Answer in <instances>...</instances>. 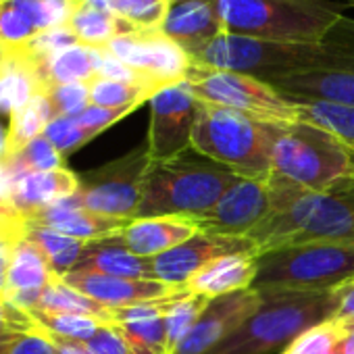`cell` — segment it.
I'll use <instances>...</instances> for the list:
<instances>
[{
    "mask_svg": "<svg viewBox=\"0 0 354 354\" xmlns=\"http://www.w3.org/2000/svg\"><path fill=\"white\" fill-rule=\"evenodd\" d=\"M55 277L57 273L53 271L46 254L34 242L21 238L13 248L5 298L21 310H34Z\"/></svg>",
    "mask_w": 354,
    "mask_h": 354,
    "instance_id": "obj_19",
    "label": "cell"
},
{
    "mask_svg": "<svg viewBox=\"0 0 354 354\" xmlns=\"http://www.w3.org/2000/svg\"><path fill=\"white\" fill-rule=\"evenodd\" d=\"M198 232L190 217H138L125 225L119 240L133 254L154 259L184 244Z\"/></svg>",
    "mask_w": 354,
    "mask_h": 354,
    "instance_id": "obj_21",
    "label": "cell"
},
{
    "mask_svg": "<svg viewBox=\"0 0 354 354\" xmlns=\"http://www.w3.org/2000/svg\"><path fill=\"white\" fill-rule=\"evenodd\" d=\"M271 173L306 190L323 192L354 177V150L306 121L277 125Z\"/></svg>",
    "mask_w": 354,
    "mask_h": 354,
    "instance_id": "obj_7",
    "label": "cell"
},
{
    "mask_svg": "<svg viewBox=\"0 0 354 354\" xmlns=\"http://www.w3.org/2000/svg\"><path fill=\"white\" fill-rule=\"evenodd\" d=\"M34 310H48V313H73V315H86L100 319L104 323L113 325V310L102 306L100 302L84 296L82 292L69 288L59 275L53 279V283L44 290L42 298L38 300Z\"/></svg>",
    "mask_w": 354,
    "mask_h": 354,
    "instance_id": "obj_30",
    "label": "cell"
},
{
    "mask_svg": "<svg viewBox=\"0 0 354 354\" xmlns=\"http://www.w3.org/2000/svg\"><path fill=\"white\" fill-rule=\"evenodd\" d=\"M257 279V254H227L205 265L186 290L207 298H219L234 292L250 290Z\"/></svg>",
    "mask_w": 354,
    "mask_h": 354,
    "instance_id": "obj_22",
    "label": "cell"
},
{
    "mask_svg": "<svg viewBox=\"0 0 354 354\" xmlns=\"http://www.w3.org/2000/svg\"><path fill=\"white\" fill-rule=\"evenodd\" d=\"M26 223H38V225L50 227L55 232H61L65 236H71L84 242H96V240L121 236V232L125 230L129 221L92 213L84 209L77 196L73 194L42 211H36L34 215L26 219Z\"/></svg>",
    "mask_w": 354,
    "mask_h": 354,
    "instance_id": "obj_18",
    "label": "cell"
},
{
    "mask_svg": "<svg viewBox=\"0 0 354 354\" xmlns=\"http://www.w3.org/2000/svg\"><path fill=\"white\" fill-rule=\"evenodd\" d=\"M186 82L198 100L244 113L265 123L286 125L300 121L298 102L254 75L192 63Z\"/></svg>",
    "mask_w": 354,
    "mask_h": 354,
    "instance_id": "obj_9",
    "label": "cell"
},
{
    "mask_svg": "<svg viewBox=\"0 0 354 354\" xmlns=\"http://www.w3.org/2000/svg\"><path fill=\"white\" fill-rule=\"evenodd\" d=\"M171 0H111V11L133 30H160Z\"/></svg>",
    "mask_w": 354,
    "mask_h": 354,
    "instance_id": "obj_36",
    "label": "cell"
},
{
    "mask_svg": "<svg viewBox=\"0 0 354 354\" xmlns=\"http://www.w3.org/2000/svg\"><path fill=\"white\" fill-rule=\"evenodd\" d=\"M24 238L34 242L48 259L53 271L57 275H65L69 271H73V267L77 265V261L82 259L88 242L65 236L61 232H55L50 227L38 225V223H26V232Z\"/></svg>",
    "mask_w": 354,
    "mask_h": 354,
    "instance_id": "obj_28",
    "label": "cell"
},
{
    "mask_svg": "<svg viewBox=\"0 0 354 354\" xmlns=\"http://www.w3.org/2000/svg\"><path fill=\"white\" fill-rule=\"evenodd\" d=\"M227 254H259V250L257 244L244 236H215L198 232L184 244L152 259L154 279L186 290L190 277H194L205 265Z\"/></svg>",
    "mask_w": 354,
    "mask_h": 354,
    "instance_id": "obj_13",
    "label": "cell"
},
{
    "mask_svg": "<svg viewBox=\"0 0 354 354\" xmlns=\"http://www.w3.org/2000/svg\"><path fill=\"white\" fill-rule=\"evenodd\" d=\"M238 180L236 173L192 148L167 160H150L138 217H196Z\"/></svg>",
    "mask_w": 354,
    "mask_h": 354,
    "instance_id": "obj_4",
    "label": "cell"
},
{
    "mask_svg": "<svg viewBox=\"0 0 354 354\" xmlns=\"http://www.w3.org/2000/svg\"><path fill=\"white\" fill-rule=\"evenodd\" d=\"M80 180L77 173L67 167L55 171H36V173H19L13 175V194L11 203L15 213L24 219L42 211L63 198H69L77 192Z\"/></svg>",
    "mask_w": 354,
    "mask_h": 354,
    "instance_id": "obj_20",
    "label": "cell"
},
{
    "mask_svg": "<svg viewBox=\"0 0 354 354\" xmlns=\"http://www.w3.org/2000/svg\"><path fill=\"white\" fill-rule=\"evenodd\" d=\"M156 92L142 84L117 82L94 77L90 82V102L104 109H123V106H142L148 102Z\"/></svg>",
    "mask_w": 354,
    "mask_h": 354,
    "instance_id": "obj_34",
    "label": "cell"
},
{
    "mask_svg": "<svg viewBox=\"0 0 354 354\" xmlns=\"http://www.w3.org/2000/svg\"><path fill=\"white\" fill-rule=\"evenodd\" d=\"M138 106H123V109H104V106H96L90 104L82 115H77V123L92 136L96 138L98 133H102L104 129L113 127L115 123H119L121 119H125L127 115H131Z\"/></svg>",
    "mask_w": 354,
    "mask_h": 354,
    "instance_id": "obj_41",
    "label": "cell"
},
{
    "mask_svg": "<svg viewBox=\"0 0 354 354\" xmlns=\"http://www.w3.org/2000/svg\"><path fill=\"white\" fill-rule=\"evenodd\" d=\"M192 63L277 82L313 73H354V19L342 17L319 42H267L223 34Z\"/></svg>",
    "mask_w": 354,
    "mask_h": 354,
    "instance_id": "obj_1",
    "label": "cell"
},
{
    "mask_svg": "<svg viewBox=\"0 0 354 354\" xmlns=\"http://www.w3.org/2000/svg\"><path fill=\"white\" fill-rule=\"evenodd\" d=\"M65 28L77 38L80 44L90 48H106L117 36L133 30L113 11H102L77 3H73V11Z\"/></svg>",
    "mask_w": 354,
    "mask_h": 354,
    "instance_id": "obj_27",
    "label": "cell"
},
{
    "mask_svg": "<svg viewBox=\"0 0 354 354\" xmlns=\"http://www.w3.org/2000/svg\"><path fill=\"white\" fill-rule=\"evenodd\" d=\"M160 32L180 44L190 59L225 34L215 0H171Z\"/></svg>",
    "mask_w": 354,
    "mask_h": 354,
    "instance_id": "obj_17",
    "label": "cell"
},
{
    "mask_svg": "<svg viewBox=\"0 0 354 354\" xmlns=\"http://www.w3.org/2000/svg\"><path fill=\"white\" fill-rule=\"evenodd\" d=\"M59 277L69 288L100 302L106 308H123L148 300H160L184 290V288L167 286L158 279H127V277H115V275H102L90 271H69Z\"/></svg>",
    "mask_w": 354,
    "mask_h": 354,
    "instance_id": "obj_16",
    "label": "cell"
},
{
    "mask_svg": "<svg viewBox=\"0 0 354 354\" xmlns=\"http://www.w3.org/2000/svg\"><path fill=\"white\" fill-rule=\"evenodd\" d=\"M7 55H9V48L5 44H0V65H3V61L7 59Z\"/></svg>",
    "mask_w": 354,
    "mask_h": 354,
    "instance_id": "obj_51",
    "label": "cell"
},
{
    "mask_svg": "<svg viewBox=\"0 0 354 354\" xmlns=\"http://www.w3.org/2000/svg\"><path fill=\"white\" fill-rule=\"evenodd\" d=\"M7 158V129L0 125V162Z\"/></svg>",
    "mask_w": 354,
    "mask_h": 354,
    "instance_id": "obj_49",
    "label": "cell"
},
{
    "mask_svg": "<svg viewBox=\"0 0 354 354\" xmlns=\"http://www.w3.org/2000/svg\"><path fill=\"white\" fill-rule=\"evenodd\" d=\"M15 339H0V354H7Z\"/></svg>",
    "mask_w": 354,
    "mask_h": 354,
    "instance_id": "obj_50",
    "label": "cell"
},
{
    "mask_svg": "<svg viewBox=\"0 0 354 354\" xmlns=\"http://www.w3.org/2000/svg\"><path fill=\"white\" fill-rule=\"evenodd\" d=\"M269 211L246 236L259 254L308 242H354V177L315 192L271 173Z\"/></svg>",
    "mask_w": 354,
    "mask_h": 354,
    "instance_id": "obj_2",
    "label": "cell"
},
{
    "mask_svg": "<svg viewBox=\"0 0 354 354\" xmlns=\"http://www.w3.org/2000/svg\"><path fill=\"white\" fill-rule=\"evenodd\" d=\"M354 277V242H308L257 254V290H333Z\"/></svg>",
    "mask_w": 354,
    "mask_h": 354,
    "instance_id": "obj_8",
    "label": "cell"
},
{
    "mask_svg": "<svg viewBox=\"0 0 354 354\" xmlns=\"http://www.w3.org/2000/svg\"><path fill=\"white\" fill-rule=\"evenodd\" d=\"M333 294H335V310L331 321H337L342 325H354V277L333 288Z\"/></svg>",
    "mask_w": 354,
    "mask_h": 354,
    "instance_id": "obj_43",
    "label": "cell"
},
{
    "mask_svg": "<svg viewBox=\"0 0 354 354\" xmlns=\"http://www.w3.org/2000/svg\"><path fill=\"white\" fill-rule=\"evenodd\" d=\"M279 123L198 100L192 150L246 180H269L271 148Z\"/></svg>",
    "mask_w": 354,
    "mask_h": 354,
    "instance_id": "obj_5",
    "label": "cell"
},
{
    "mask_svg": "<svg viewBox=\"0 0 354 354\" xmlns=\"http://www.w3.org/2000/svg\"><path fill=\"white\" fill-rule=\"evenodd\" d=\"M352 3H354V0H352Z\"/></svg>",
    "mask_w": 354,
    "mask_h": 354,
    "instance_id": "obj_53",
    "label": "cell"
},
{
    "mask_svg": "<svg viewBox=\"0 0 354 354\" xmlns=\"http://www.w3.org/2000/svg\"><path fill=\"white\" fill-rule=\"evenodd\" d=\"M269 211L267 180H240L205 213L190 217L205 234L248 236Z\"/></svg>",
    "mask_w": 354,
    "mask_h": 354,
    "instance_id": "obj_14",
    "label": "cell"
},
{
    "mask_svg": "<svg viewBox=\"0 0 354 354\" xmlns=\"http://www.w3.org/2000/svg\"><path fill=\"white\" fill-rule=\"evenodd\" d=\"M7 354H59V352L55 344L42 331H38V333H28V335L17 337L11 344Z\"/></svg>",
    "mask_w": 354,
    "mask_h": 354,
    "instance_id": "obj_44",
    "label": "cell"
},
{
    "mask_svg": "<svg viewBox=\"0 0 354 354\" xmlns=\"http://www.w3.org/2000/svg\"><path fill=\"white\" fill-rule=\"evenodd\" d=\"M350 3H352V0H350Z\"/></svg>",
    "mask_w": 354,
    "mask_h": 354,
    "instance_id": "obj_54",
    "label": "cell"
},
{
    "mask_svg": "<svg viewBox=\"0 0 354 354\" xmlns=\"http://www.w3.org/2000/svg\"><path fill=\"white\" fill-rule=\"evenodd\" d=\"M98 55H100V48L73 44V46L63 48L46 59L34 61L28 55L26 57L32 61V65L36 69L42 94H46L50 88L61 86V84H75V82L90 84L98 71Z\"/></svg>",
    "mask_w": 354,
    "mask_h": 354,
    "instance_id": "obj_24",
    "label": "cell"
},
{
    "mask_svg": "<svg viewBox=\"0 0 354 354\" xmlns=\"http://www.w3.org/2000/svg\"><path fill=\"white\" fill-rule=\"evenodd\" d=\"M57 348L59 354H88L77 342H69V339H63V337H57V335H50V333H44Z\"/></svg>",
    "mask_w": 354,
    "mask_h": 354,
    "instance_id": "obj_47",
    "label": "cell"
},
{
    "mask_svg": "<svg viewBox=\"0 0 354 354\" xmlns=\"http://www.w3.org/2000/svg\"><path fill=\"white\" fill-rule=\"evenodd\" d=\"M42 333H50L69 342H86L92 335L98 333L102 325H106L100 319L86 317V315H73V313H48V310H28Z\"/></svg>",
    "mask_w": 354,
    "mask_h": 354,
    "instance_id": "obj_33",
    "label": "cell"
},
{
    "mask_svg": "<svg viewBox=\"0 0 354 354\" xmlns=\"http://www.w3.org/2000/svg\"><path fill=\"white\" fill-rule=\"evenodd\" d=\"M40 327L28 310H21L0 296V339H17L28 333H38Z\"/></svg>",
    "mask_w": 354,
    "mask_h": 354,
    "instance_id": "obj_40",
    "label": "cell"
},
{
    "mask_svg": "<svg viewBox=\"0 0 354 354\" xmlns=\"http://www.w3.org/2000/svg\"><path fill=\"white\" fill-rule=\"evenodd\" d=\"M298 106L300 121L327 129L354 150V106L327 100H300Z\"/></svg>",
    "mask_w": 354,
    "mask_h": 354,
    "instance_id": "obj_31",
    "label": "cell"
},
{
    "mask_svg": "<svg viewBox=\"0 0 354 354\" xmlns=\"http://www.w3.org/2000/svg\"><path fill=\"white\" fill-rule=\"evenodd\" d=\"M331 354H342V346H339V348H337L335 352H331Z\"/></svg>",
    "mask_w": 354,
    "mask_h": 354,
    "instance_id": "obj_52",
    "label": "cell"
},
{
    "mask_svg": "<svg viewBox=\"0 0 354 354\" xmlns=\"http://www.w3.org/2000/svg\"><path fill=\"white\" fill-rule=\"evenodd\" d=\"M73 271H90V273H102V275H115L127 279H154L152 259L133 254L119 240V236L88 242Z\"/></svg>",
    "mask_w": 354,
    "mask_h": 354,
    "instance_id": "obj_23",
    "label": "cell"
},
{
    "mask_svg": "<svg viewBox=\"0 0 354 354\" xmlns=\"http://www.w3.org/2000/svg\"><path fill=\"white\" fill-rule=\"evenodd\" d=\"M150 125L146 146L152 160H167L192 148V131L198 98L188 82L158 90L150 100Z\"/></svg>",
    "mask_w": 354,
    "mask_h": 354,
    "instance_id": "obj_12",
    "label": "cell"
},
{
    "mask_svg": "<svg viewBox=\"0 0 354 354\" xmlns=\"http://www.w3.org/2000/svg\"><path fill=\"white\" fill-rule=\"evenodd\" d=\"M333 310V290H261L254 315L207 354H281L306 329L329 321Z\"/></svg>",
    "mask_w": 354,
    "mask_h": 354,
    "instance_id": "obj_3",
    "label": "cell"
},
{
    "mask_svg": "<svg viewBox=\"0 0 354 354\" xmlns=\"http://www.w3.org/2000/svg\"><path fill=\"white\" fill-rule=\"evenodd\" d=\"M46 96H48L55 117H77L92 104L90 102V84H86V82L55 86L46 92Z\"/></svg>",
    "mask_w": 354,
    "mask_h": 354,
    "instance_id": "obj_38",
    "label": "cell"
},
{
    "mask_svg": "<svg viewBox=\"0 0 354 354\" xmlns=\"http://www.w3.org/2000/svg\"><path fill=\"white\" fill-rule=\"evenodd\" d=\"M26 223L9 219L7 215L0 213V246L3 244H17L24 238Z\"/></svg>",
    "mask_w": 354,
    "mask_h": 354,
    "instance_id": "obj_45",
    "label": "cell"
},
{
    "mask_svg": "<svg viewBox=\"0 0 354 354\" xmlns=\"http://www.w3.org/2000/svg\"><path fill=\"white\" fill-rule=\"evenodd\" d=\"M53 119H55V115H53V106H50L46 94H38L21 111L11 115L9 129H7V158L17 154L34 138L42 136L44 127Z\"/></svg>",
    "mask_w": 354,
    "mask_h": 354,
    "instance_id": "obj_29",
    "label": "cell"
},
{
    "mask_svg": "<svg viewBox=\"0 0 354 354\" xmlns=\"http://www.w3.org/2000/svg\"><path fill=\"white\" fill-rule=\"evenodd\" d=\"M290 100H327L354 106V73H313L271 82Z\"/></svg>",
    "mask_w": 354,
    "mask_h": 354,
    "instance_id": "obj_26",
    "label": "cell"
},
{
    "mask_svg": "<svg viewBox=\"0 0 354 354\" xmlns=\"http://www.w3.org/2000/svg\"><path fill=\"white\" fill-rule=\"evenodd\" d=\"M88 354H129L127 342L117 325H102L96 335L86 342H77Z\"/></svg>",
    "mask_w": 354,
    "mask_h": 354,
    "instance_id": "obj_42",
    "label": "cell"
},
{
    "mask_svg": "<svg viewBox=\"0 0 354 354\" xmlns=\"http://www.w3.org/2000/svg\"><path fill=\"white\" fill-rule=\"evenodd\" d=\"M346 327L337 321H325L298 335L281 354H331L342 346Z\"/></svg>",
    "mask_w": 354,
    "mask_h": 354,
    "instance_id": "obj_37",
    "label": "cell"
},
{
    "mask_svg": "<svg viewBox=\"0 0 354 354\" xmlns=\"http://www.w3.org/2000/svg\"><path fill=\"white\" fill-rule=\"evenodd\" d=\"M346 333L342 339V354H354V325H344Z\"/></svg>",
    "mask_w": 354,
    "mask_h": 354,
    "instance_id": "obj_48",
    "label": "cell"
},
{
    "mask_svg": "<svg viewBox=\"0 0 354 354\" xmlns=\"http://www.w3.org/2000/svg\"><path fill=\"white\" fill-rule=\"evenodd\" d=\"M38 94L42 88L32 61L19 48H9L0 65V115H15Z\"/></svg>",
    "mask_w": 354,
    "mask_h": 354,
    "instance_id": "obj_25",
    "label": "cell"
},
{
    "mask_svg": "<svg viewBox=\"0 0 354 354\" xmlns=\"http://www.w3.org/2000/svg\"><path fill=\"white\" fill-rule=\"evenodd\" d=\"M209 302H211V298L192 294L188 290L173 302V306L165 315V335H167L169 354H173L175 348L180 346L184 342V337L194 329V325L198 323V319L205 313Z\"/></svg>",
    "mask_w": 354,
    "mask_h": 354,
    "instance_id": "obj_32",
    "label": "cell"
},
{
    "mask_svg": "<svg viewBox=\"0 0 354 354\" xmlns=\"http://www.w3.org/2000/svg\"><path fill=\"white\" fill-rule=\"evenodd\" d=\"M150 160L152 158L144 142L98 169L80 173V188L75 192L77 201L84 209L104 217L125 221L136 219Z\"/></svg>",
    "mask_w": 354,
    "mask_h": 354,
    "instance_id": "obj_10",
    "label": "cell"
},
{
    "mask_svg": "<svg viewBox=\"0 0 354 354\" xmlns=\"http://www.w3.org/2000/svg\"><path fill=\"white\" fill-rule=\"evenodd\" d=\"M11 175L19 173H36V171H55L65 167V156L44 138L38 136L30 144H26L17 154L3 160Z\"/></svg>",
    "mask_w": 354,
    "mask_h": 354,
    "instance_id": "obj_35",
    "label": "cell"
},
{
    "mask_svg": "<svg viewBox=\"0 0 354 354\" xmlns=\"http://www.w3.org/2000/svg\"><path fill=\"white\" fill-rule=\"evenodd\" d=\"M63 156H69L71 152L80 150L84 144L94 140L80 123L75 117H55L42 133Z\"/></svg>",
    "mask_w": 354,
    "mask_h": 354,
    "instance_id": "obj_39",
    "label": "cell"
},
{
    "mask_svg": "<svg viewBox=\"0 0 354 354\" xmlns=\"http://www.w3.org/2000/svg\"><path fill=\"white\" fill-rule=\"evenodd\" d=\"M13 248H15V244H3V246H0V296H5V288H7V273H9V265H11Z\"/></svg>",
    "mask_w": 354,
    "mask_h": 354,
    "instance_id": "obj_46",
    "label": "cell"
},
{
    "mask_svg": "<svg viewBox=\"0 0 354 354\" xmlns=\"http://www.w3.org/2000/svg\"><path fill=\"white\" fill-rule=\"evenodd\" d=\"M225 34L267 42H319L344 17L327 0H215Z\"/></svg>",
    "mask_w": 354,
    "mask_h": 354,
    "instance_id": "obj_6",
    "label": "cell"
},
{
    "mask_svg": "<svg viewBox=\"0 0 354 354\" xmlns=\"http://www.w3.org/2000/svg\"><path fill=\"white\" fill-rule=\"evenodd\" d=\"M106 50L140 73L152 88L186 82L192 67L190 55L160 30H131L117 36Z\"/></svg>",
    "mask_w": 354,
    "mask_h": 354,
    "instance_id": "obj_11",
    "label": "cell"
},
{
    "mask_svg": "<svg viewBox=\"0 0 354 354\" xmlns=\"http://www.w3.org/2000/svg\"><path fill=\"white\" fill-rule=\"evenodd\" d=\"M261 304V290L250 288L213 298L194 329L175 348L173 354H207L232 331H236Z\"/></svg>",
    "mask_w": 354,
    "mask_h": 354,
    "instance_id": "obj_15",
    "label": "cell"
}]
</instances>
